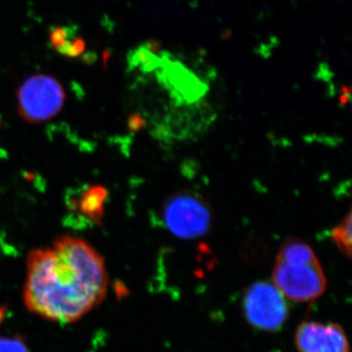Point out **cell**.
Masks as SVG:
<instances>
[{"instance_id":"cell-1","label":"cell","mask_w":352,"mask_h":352,"mask_svg":"<svg viewBox=\"0 0 352 352\" xmlns=\"http://www.w3.org/2000/svg\"><path fill=\"white\" fill-rule=\"evenodd\" d=\"M109 276L103 256L87 241L63 236L27 258L24 302L45 320H80L107 295Z\"/></svg>"},{"instance_id":"cell-2","label":"cell","mask_w":352,"mask_h":352,"mask_svg":"<svg viewBox=\"0 0 352 352\" xmlns=\"http://www.w3.org/2000/svg\"><path fill=\"white\" fill-rule=\"evenodd\" d=\"M243 312L252 328L275 333L281 330L288 320L289 308L287 298L274 284L259 281L245 289Z\"/></svg>"},{"instance_id":"cell-3","label":"cell","mask_w":352,"mask_h":352,"mask_svg":"<svg viewBox=\"0 0 352 352\" xmlns=\"http://www.w3.org/2000/svg\"><path fill=\"white\" fill-rule=\"evenodd\" d=\"M21 117L32 124L52 119L62 110L65 92L61 83L48 75H34L23 82L17 94Z\"/></svg>"},{"instance_id":"cell-4","label":"cell","mask_w":352,"mask_h":352,"mask_svg":"<svg viewBox=\"0 0 352 352\" xmlns=\"http://www.w3.org/2000/svg\"><path fill=\"white\" fill-rule=\"evenodd\" d=\"M164 221L166 228L176 237L196 239L210 230L212 212L200 196L192 192H182L166 201Z\"/></svg>"},{"instance_id":"cell-5","label":"cell","mask_w":352,"mask_h":352,"mask_svg":"<svg viewBox=\"0 0 352 352\" xmlns=\"http://www.w3.org/2000/svg\"><path fill=\"white\" fill-rule=\"evenodd\" d=\"M273 284L287 300L307 302L323 295L327 280L319 261L289 263L276 258L273 270Z\"/></svg>"},{"instance_id":"cell-6","label":"cell","mask_w":352,"mask_h":352,"mask_svg":"<svg viewBox=\"0 0 352 352\" xmlns=\"http://www.w3.org/2000/svg\"><path fill=\"white\" fill-rule=\"evenodd\" d=\"M298 352H351L344 329L337 323L305 321L296 328Z\"/></svg>"},{"instance_id":"cell-7","label":"cell","mask_w":352,"mask_h":352,"mask_svg":"<svg viewBox=\"0 0 352 352\" xmlns=\"http://www.w3.org/2000/svg\"><path fill=\"white\" fill-rule=\"evenodd\" d=\"M277 259L289 263H314L319 261L312 248L296 238L285 241L278 252Z\"/></svg>"},{"instance_id":"cell-8","label":"cell","mask_w":352,"mask_h":352,"mask_svg":"<svg viewBox=\"0 0 352 352\" xmlns=\"http://www.w3.org/2000/svg\"><path fill=\"white\" fill-rule=\"evenodd\" d=\"M332 238L339 251L347 258L351 256V214L340 222L332 230Z\"/></svg>"},{"instance_id":"cell-9","label":"cell","mask_w":352,"mask_h":352,"mask_svg":"<svg viewBox=\"0 0 352 352\" xmlns=\"http://www.w3.org/2000/svg\"><path fill=\"white\" fill-rule=\"evenodd\" d=\"M76 32V29L74 27H61V25L53 27L50 30V34L51 45L58 50V48L63 45L65 41L75 36Z\"/></svg>"},{"instance_id":"cell-10","label":"cell","mask_w":352,"mask_h":352,"mask_svg":"<svg viewBox=\"0 0 352 352\" xmlns=\"http://www.w3.org/2000/svg\"><path fill=\"white\" fill-rule=\"evenodd\" d=\"M85 50V41L80 36H72L68 41H65L61 47L58 48V51L63 55L69 57L80 56Z\"/></svg>"},{"instance_id":"cell-11","label":"cell","mask_w":352,"mask_h":352,"mask_svg":"<svg viewBox=\"0 0 352 352\" xmlns=\"http://www.w3.org/2000/svg\"><path fill=\"white\" fill-rule=\"evenodd\" d=\"M0 352H29L22 342L16 339H0Z\"/></svg>"}]
</instances>
